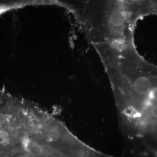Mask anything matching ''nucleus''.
<instances>
[{
    "mask_svg": "<svg viewBox=\"0 0 157 157\" xmlns=\"http://www.w3.org/2000/svg\"><path fill=\"white\" fill-rule=\"evenodd\" d=\"M48 141V140H47ZM49 141L47 143H43L41 146V154L44 157H50L54 153V148L49 144Z\"/></svg>",
    "mask_w": 157,
    "mask_h": 157,
    "instance_id": "f257e3e1",
    "label": "nucleus"
},
{
    "mask_svg": "<svg viewBox=\"0 0 157 157\" xmlns=\"http://www.w3.org/2000/svg\"><path fill=\"white\" fill-rule=\"evenodd\" d=\"M85 157H97V156L95 155L94 153L91 152H89L86 154Z\"/></svg>",
    "mask_w": 157,
    "mask_h": 157,
    "instance_id": "f03ea898",
    "label": "nucleus"
}]
</instances>
